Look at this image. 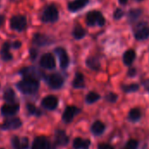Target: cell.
Listing matches in <instances>:
<instances>
[{
  "label": "cell",
  "mask_w": 149,
  "mask_h": 149,
  "mask_svg": "<svg viewBox=\"0 0 149 149\" xmlns=\"http://www.w3.org/2000/svg\"><path fill=\"white\" fill-rule=\"evenodd\" d=\"M17 87L24 94H33L38 90L39 83L36 79L24 78L17 83Z\"/></svg>",
  "instance_id": "cell-1"
},
{
  "label": "cell",
  "mask_w": 149,
  "mask_h": 149,
  "mask_svg": "<svg viewBox=\"0 0 149 149\" xmlns=\"http://www.w3.org/2000/svg\"><path fill=\"white\" fill-rule=\"evenodd\" d=\"M86 22L89 25H100L105 24V18L102 14L99 11H91L86 16Z\"/></svg>",
  "instance_id": "cell-2"
},
{
  "label": "cell",
  "mask_w": 149,
  "mask_h": 149,
  "mask_svg": "<svg viewBox=\"0 0 149 149\" xmlns=\"http://www.w3.org/2000/svg\"><path fill=\"white\" fill-rule=\"evenodd\" d=\"M58 12L57 8L54 5H50L45 10L42 16V20L46 23L55 22L58 19Z\"/></svg>",
  "instance_id": "cell-3"
},
{
  "label": "cell",
  "mask_w": 149,
  "mask_h": 149,
  "mask_svg": "<svg viewBox=\"0 0 149 149\" xmlns=\"http://www.w3.org/2000/svg\"><path fill=\"white\" fill-rule=\"evenodd\" d=\"M31 149H55V146L52 145L47 138L40 136L34 140Z\"/></svg>",
  "instance_id": "cell-4"
},
{
  "label": "cell",
  "mask_w": 149,
  "mask_h": 149,
  "mask_svg": "<svg viewBox=\"0 0 149 149\" xmlns=\"http://www.w3.org/2000/svg\"><path fill=\"white\" fill-rule=\"evenodd\" d=\"M10 26L17 31H23L26 27V19L24 16L16 15L10 19Z\"/></svg>",
  "instance_id": "cell-5"
},
{
  "label": "cell",
  "mask_w": 149,
  "mask_h": 149,
  "mask_svg": "<svg viewBox=\"0 0 149 149\" xmlns=\"http://www.w3.org/2000/svg\"><path fill=\"white\" fill-rule=\"evenodd\" d=\"M11 147L13 149H27L29 148V140L27 137L13 136L11 138Z\"/></svg>",
  "instance_id": "cell-6"
},
{
  "label": "cell",
  "mask_w": 149,
  "mask_h": 149,
  "mask_svg": "<svg viewBox=\"0 0 149 149\" xmlns=\"http://www.w3.org/2000/svg\"><path fill=\"white\" fill-rule=\"evenodd\" d=\"M21 74L22 76H24V78H32V79H36L38 77H41L43 76V73L37 68L35 67H28V68H24L21 70Z\"/></svg>",
  "instance_id": "cell-7"
},
{
  "label": "cell",
  "mask_w": 149,
  "mask_h": 149,
  "mask_svg": "<svg viewBox=\"0 0 149 149\" xmlns=\"http://www.w3.org/2000/svg\"><path fill=\"white\" fill-rule=\"evenodd\" d=\"M47 83L52 89H59L62 87L64 83L63 77L58 74H52L48 76L47 78Z\"/></svg>",
  "instance_id": "cell-8"
},
{
  "label": "cell",
  "mask_w": 149,
  "mask_h": 149,
  "mask_svg": "<svg viewBox=\"0 0 149 149\" xmlns=\"http://www.w3.org/2000/svg\"><path fill=\"white\" fill-rule=\"evenodd\" d=\"M79 112V109L75 107V106H68L64 113H63V116H62V119H63V121L65 123H70L72 121V119H74V117Z\"/></svg>",
  "instance_id": "cell-9"
},
{
  "label": "cell",
  "mask_w": 149,
  "mask_h": 149,
  "mask_svg": "<svg viewBox=\"0 0 149 149\" xmlns=\"http://www.w3.org/2000/svg\"><path fill=\"white\" fill-rule=\"evenodd\" d=\"M40 65L41 67L47 68V69H52L56 66L55 59L51 54H44L40 59Z\"/></svg>",
  "instance_id": "cell-10"
},
{
  "label": "cell",
  "mask_w": 149,
  "mask_h": 149,
  "mask_svg": "<svg viewBox=\"0 0 149 149\" xmlns=\"http://www.w3.org/2000/svg\"><path fill=\"white\" fill-rule=\"evenodd\" d=\"M21 126H22V121L19 119L13 118L5 120L1 126V128L3 130H14L19 128Z\"/></svg>",
  "instance_id": "cell-11"
},
{
  "label": "cell",
  "mask_w": 149,
  "mask_h": 149,
  "mask_svg": "<svg viewBox=\"0 0 149 149\" xmlns=\"http://www.w3.org/2000/svg\"><path fill=\"white\" fill-rule=\"evenodd\" d=\"M19 110V105L17 104H7V105H4L3 107H2V114L5 117H10V116H13L15 115Z\"/></svg>",
  "instance_id": "cell-12"
},
{
  "label": "cell",
  "mask_w": 149,
  "mask_h": 149,
  "mask_svg": "<svg viewBox=\"0 0 149 149\" xmlns=\"http://www.w3.org/2000/svg\"><path fill=\"white\" fill-rule=\"evenodd\" d=\"M69 138L66 135L65 132L63 130H57L55 133V144L57 146L65 147L68 144Z\"/></svg>",
  "instance_id": "cell-13"
},
{
  "label": "cell",
  "mask_w": 149,
  "mask_h": 149,
  "mask_svg": "<svg viewBox=\"0 0 149 149\" xmlns=\"http://www.w3.org/2000/svg\"><path fill=\"white\" fill-rule=\"evenodd\" d=\"M58 98L55 96H48L46 97H45L42 101V105L44 108L52 111L54 109L57 108L58 106Z\"/></svg>",
  "instance_id": "cell-14"
},
{
  "label": "cell",
  "mask_w": 149,
  "mask_h": 149,
  "mask_svg": "<svg viewBox=\"0 0 149 149\" xmlns=\"http://www.w3.org/2000/svg\"><path fill=\"white\" fill-rule=\"evenodd\" d=\"M56 54L58 56L60 67L62 68H67V66L69 64V57H68L67 53L65 52V50L63 49V48H61V47H58V48L56 49Z\"/></svg>",
  "instance_id": "cell-15"
},
{
  "label": "cell",
  "mask_w": 149,
  "mask_h": 149,
  "mask_svg": "<svg viewBox=\"0 0 149 149\" xmlns=\"http://www.w3.org/2000/svg\"><path fill=\"white\" fill-rule=\"evenodd\" d=\"M134 36L138 40H143L148 39L149 37V26L143 25L140 27L134 33Z\"/></svg>",
  "instance_id": "cell-16"
},
{
  "label": "cell",
  "mask_w": 149,
  "mask_h": 149,
  "mask_svg": "<svg viewBox=\"0 0 149 149\" xmlns=\"http://www.w3.org/2000/svg\"><path fill=\"white\" fill-rule=\"evenodd\" d=\"M88 4V0H74L68 4V9L71 11H77Z\"/></svg>",
  "instance_id": "cell-17"
},
{
  "label": "cell",
  "mask_w": 149,
  "mask_h": 149,
  "mask_svg": "<svg viewBox=\"0 0 149 149\" xmlns=\"http://www.w3.org/2000/svg\"><path fill=\"white\" fill-rule=\"evenodd\" d=\"M90 147L89 140H83L81 138H76L73 141L74 149H88Z\"/></svg>",
  "instance_id": "cell-18"
},
{
  "label": "cell",
  "mask_w": 149,
  "mask_h": 149,
  "mask_svg": "<svg viewBox=\"0 0 149 149\" xmlns=\"http://www.w3.org/2000/svg\"><path fill=\"white\" fill-rule=\"evenodd\" d=\"M105 125L100 122V121H96L93 124L92 127H91V131H92V133L98 136V135H100L104 133L105 131Z\"/></svg>",
  "instance_id": "cell-19"
},
{
  "label": "cell",
  "mask_w": 149,
  "mask_h": 149,
  "mask_svg": "<svg viewBox=\"0 0 149 149\" xmlns=\"http://www.w3.org/2000/svg\"><path fill=\"white\" fill-rule=\"evenodd\" d=\"M135 52L134 50H127L125 54H124V56H123V61H124V63L126 65H131L133 63V61H134L135 59Z\"/></svg>",
  "instance_id": "cell-20"
},
{
  "label": "cell",
  "mask_w": 149,
  "mask_h": 149,
  "mask_svg": "<svg viewBox=\"0 0 149 149\" xmlns=\"http://www.w3.org/2000/svg\"><path fill=\"white\" fill-rule=\"evenodd\" d=\"M84 84H85V80H84L83 75L80 74V73H78L75 76V78L73 80V83H72L73 87L77 88V89H79V88L84 87Z\"/></svg>",
  "instance_id": "cell-21"
},
{
  "label": "cell",
  "mask_w": 149,
  "mask_h": 149,
  "mask_svg": "<svg viewBox=\"0 0 149 149\" xmlns=\"http://www.w3.org/2000/svg\"><path fill=\"white\" fill-rule=\"evenodd\" d=\"M128 118L131 121H138L141 118V112L140 111V109L138 108H134V109H132L129 112V115H128Z\"/></svg>",
  "instance_id": "cell-22"
},
{
  "label": "cell",
  "mask_w": 149,
  "mask_h": 149,
  "mask_svg": "<svg viewBox=\"0 0 149 149\" xmlns=\"http://www.w3.org/2000/svg\"><path fill=\"white\" fill-rule=\"evenodd\" d=\"M15 97H16L15 92L11 89H7L3 93V99L10 104H11L15 101Z\"/></svg>",
  "instance_id": "cell-23"
},
{
  "label": "cell",
  "mask_w": 149,
  "mask_h": 149,
  "mask_svg": "<svg viewBox=\"0 0 149 149\" xmlns=\"http://www.w3.org/2000/svg\"><path fill=\"white\" fill-rule=\"evenodd\" d=\"M9 47H10L9 44L8 43H5L3 45L2 50H1V56L3 58V60H4V61H10L12 58L11 54L9 52Z\"/></svg>",
  "instance_id": "cell-24"
},
{
  "label": "cell",
  "mask_w": 149,
  "mask_h": 149,
  "mask_svg": "<svg viewBox=\"0 0 149 149\" xmlns=\"http://www.w3.org/2000/svg\"><path fill=\"white\" fill-rule=\"evenodd\" d=\"M85 35H86V31L81 26L78 25V26H76L74 28V30H73V36H74L75 39H77V40L82 39V38L85 37Z\"/></svg>",
  "instance_id": "cell-25"
},
{
  "label": "cell",
  "mask_w": 149,
  "mask_h": 149,
  "mask_svg": "<svg viewBox=\"0 0 149 149\" xmlns=\"http://www.w3.org/2000/svg\"><path fill=\"white\" fill-rule=\"evenodd\" d=\"M86 64H87L88 67H90L92 69H94V70H98L100 68V66L99 61L96 58H93V57L89 58L86 61Z\"/></svg>",
  "instance_id": "cell-26"
},
{
  "label": "cell",
  "mask_w": 149,
  "mask_h": 149,
  "mask_svg": "<svg viewBox=\"0 0 149 149\" xmlns=\"http://www.w3.org/2000/svg\"><path fill=\"white\" fill-rule=\"evenodd\" d=\"M100 95L99 94H97V93H95V92H90L87 96H86V103H88V104H93V103H95V102H97L99 99H100Z\"/></svg>",
  "instance_id": "cell-27"
},
{
  "label": "cell",
  "mask_w": 149,
  "mask_h": 149,
  "mask_svg": "<svg viewBox=\"0 0 149 149\" xmlns=\"http://www.w3.org/2000/svg\"><path fill=\"white\" fill-rule=\"evenodd\" d=\"M26 109H27L28 112L31 115H35V116H38V117H39L41 115V112L35 105H33L31 104H28L26 105Z\"/></svg>",
  "instance_id": "cell-28"
},
{
  "label": "cell",
  "mask_w": 149,
  "mask_h": 149,
  "mask_svg": "<svg viewBox=\"0 0 149 149\" xmlns=\"http://www.w3.org/2000/svg\"><path fill=\"white\" fill-rule=\"evenodd\" d=\"M33 41H34L35 44H37V45H38V46H43V45L46 44L47 39H46L45 36H43V35L37 34V35H35V37H34V39H33Z\"/></svg>",
  "instance_id": "cell-29"
},
{
  "label": "cell",
  "mask_w": 149,
  "mask_h": 149,
  "mask_svg": "<svg viewBox=\"0 0 149 149\" xmlns=\"http://www.w3.org/2000/svg\"><path fill=\"white\" fill-rule=\"evenodd\" d=\"M123 149H138V141L134 140L129 141Z\"/></svg>",
  "instance_id": "cell-30"
},
{
  "label": "cell",
  "mask_w": 149,
  "mask_h": 149,
  "mask_svg": "<svg viewBox=\"0 0 149 149\" xmlns=\"http://www.w3.org/2000/svg\"><path fill=\"white\" fill-rule=\"evenodd\" d=\"M138 89H139V85H137V84H131V85H127V86L123 87V90L127 93H128V92H134V91L138 90Z\"/></svg>",
  "instance_id": "cell-31"
},
{
  "label": "cell",
  "mask_w": 149,
  "mask_h": 149,
  "mask_svg": "<svg viewBox=\"0 0 149 149\" xmlns=\"http://www.w3.org/2000/svg\"><path fill=\"white\" fill-rule=\"evenodd\" d=\"M107 100H108L111 103H114L117 100V95H115L114 93H109L107 96Z\"/></svg>",
  "instance_id": "cell-32"
},
{
  "label": "cell",
  "mask_w": 149,
  "mask_h": 149,
  "mask_svg": "<svg viewBox=\"0 0 149 149\" xmlns=\"http://www.w3.org/2000/svg\"><path fill=\"white\" fill-rule=\"evenodd\" d=\"M122 16H123V11H122L121 9H117V10L114 11V13H113V18H116V19L120 18Z\"/></svg>",
  "instance_id": "cell-33"
},
{
  "label": "cell",
  "mask_w": 149,
  "mask_h": 149,
  "mask_svg": "<svg viewBox=\"0 0 149 149\" xmlns=\"http://www.w3.org/2000/svg\"><path fill=\"white\" fill-rule=\"evenodd\" d=\"M141 13V11L140 10H134L130 12V17H131V18L134 19V18H138Z\"/></svg>",
  "instance_id": "cell-34"
},
{
  "label": "cell",
  "mask_w": 149,
  "mask_h": 149,
  "mask_svg": "<svg viewBox=\"0 0 149 149\" xmlns=\"http://www.w3.org/2000/svg\"><path fill=\"white\" fill-rule=\"evenodd\" d=\"M98 149H114L111 145L109 144H107V143H101V144H99L98 146Z\"/></svg>",
  "instance_id": "cell-35"
},
{
  "label": "cell",
  "mask_w": 149,
  "mask_h": 149,
  "mask_svg": "<svg viewBox=\"0 0 149 149\" xmlns=\"http://www.w3.org/2000/svg\"><path fill=\"white\" fill-rule=\"evenodd\" d=\"M20 46H21V43H20V42H18V41H17V42H15V43L13 44V47H14L15 48H18Z\"/></svg>",
  "instance_id": "cell-36"
},
{
  "label": "cell",
  "mask_w": 149,
  "mask_h": 149,
  "mask_svg": "<svg viewBox=\"0 0 149 149\" xmlns=\"http://www.w3.org/2000/svg\"><path fill=\"white\" fill-rule=\"evenodd\" d=\"M120 1V3L121 4H125L127 2V0H119Z\"/></svg>",
  "instance_id": "cell-37"
},
{
  "label": "cell",
  "mask_w": 149,
  "mask_h": 149,
  "mask_svg": "<svg viewBox=\"0 0 149 149\" xmlns=\"http://www.w3.org/2000/svg\"><path fill=\"white\" fill-rule=\"evenodd\" d=\"M130 71H131V72H130L129 75H134V74H135V70H134V69H131Z\"/></svg>",
  "instance_id": "cell-38"
},
{
  "label": "cell",
  "mask_w": 149,
  "mask_h": 149,
  "mask_svg": "<svg viewBox=\"0 0 149 149\" xmlns=\"http://www.w3.org/2000/svg\"><path fill=\"white\" fill-rule=\"evenodd\" d=\"M2 21H3V18L0 17V25H1V24H2Z\"/></svg>",
  "instance_id": "cell-39"
},
{
  "label": "cell",
  "mask_w": 149,
  "mask_h": 149,
  "mask_svg": "<svg viewBox=\"0 0 149 149\" xmlns=\"http://www.w3.org/2000/svg\"><path fill=\"white\" fill-rule=\"evenodd\" d=\"M138 1H142V0H138Z\"/></svg>",
  "instance_id": "cell-40"
},
{
  "label": "cell",
  "mask_w": 149,
  "mask_h": 149,
  "mask_svg": "<svg viewBox=\"0 0 149 149\" xmlns=\"http://www.w3.org/2000/svg\"><path fill=\"white\" fill-rule=\"evenodd\" d=\"M0 149H3V148H0Z\"/></svg>",
  "instance_id": "cell-41"
}]
</instances>
